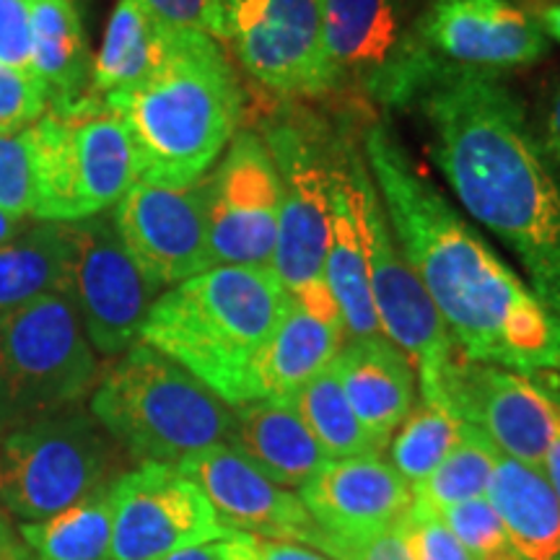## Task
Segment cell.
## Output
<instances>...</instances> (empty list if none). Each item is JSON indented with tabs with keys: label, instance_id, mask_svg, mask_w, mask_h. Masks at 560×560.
I'll list each match as a JSON object with an SVG mask.
<instances>
[{
	"label": "cell",
	"instance_id": "f907efd6",
	"mask_svg": "<svg viewBox=\"0 0 560 560\" xmlns=\"http://www.w3.org/2000/svg\"><path fill=\"white\" fill-rule=\"evenodd\" d=\"M236 3H240V0H223V5H226V13H229L231 9H234Z\"/></svg>",
	"mask_w": 560,
	"mask_h": 560
},
{
	"label": "cell",
	"instance_id": "3957f363",
	"mask_svg": "<svg viewBox=\"0 0 560 560\" xmlns=\"http://www.w3.org/2000/svg\"><path fill=\"white\" fill-rule=\"evenodd\" d=\"M102 104L128 132L136 182L179 190L208 177L229 149L244 96L221 42L174 30L170 52L149 79Z\"/></svg>",
	"mask_w": 560,
	"mask_h": 560
},
{
	"label": "cell",
	"instance_id": "60d3db41",
	"mask_svg": "<svg viewBox=\"0 0 560 560\" xmlns=\"http://www.w3.org/2000/svg\"><path fill=\"white\" fill-rule=\"evenodd\" d=\"M542 130H545V151L550 153L552 161L560 166V81L548 94V104L542 112Z\"/></svg>",
	"mask_w": 560,
	"mask_h": 560
},
{
	"label": "cell",
	"instance_id": "ffe728a7",
	"mask_svg": "<svg viewBox=\"0 0 560 560\" xmlns=\"http://www.w3.org/2000/svg\"><path fill=\"white\" fill-rule=\"evenodd\" d=\"M229 444L289 490L310 482L330 462L293 402L283 397L236 405Z\"/></svg>",
	"mask_w": 560,
	"mask_h": 560
},
{
	"label": "cell",
	"instance_id": "d4e9b609",
	"mask_svg": "<svg viewBox=\"0 0 560 560\" xmlns=\"http://www.w3.org/2000/svg\"><path fill=\"white\" fill-rule=\"evenodd\" d=\"M174 30L138 0H117L104 42L91 66V100L136 86L164 62Z\"/></svg>",
	"mask_w": 560,
	"mask_h": 560
},
{
	"label": "cell",
	"instance_id": "7dc6e473",
	"mask_svg": "<svg viewBox=\"0 0 560 560\" xmlns=\"http://www.w3.org/2000/svg\"><path fill=\"white\" fill-rule=\"evenodd\" d=\"M509 3H514L516 9L532 13V16H540L542 11H548L550 5H558L560 0H509Z\"/></svg>",
	"mask_w": 560,
	"mask_h": 560
},
{
	"label": "cell",
	"instance_id": "8fae6325",
	"mask_svg": "<svg viewBox=\"0 0 560 560\" xmlns=\"http://www.w3.org/2000/svg\"><path fill=\"white\" fill-rule=\"evenodd\" d=\"M68 226L66 299L79 314L91 348L102 355H122L140 342L143 322L161 289L125 249L112 215H94Z\"/></svg>",
	"mask_w": 560,
	"mask_h": 560
},
{
	"label": "cell",
	"instance_id": "ee69618b",
	"mask_svg": "<svg viewBox=\"0 0 560 560\" xmlns=\"http://www.w3.org/2000/svg\"><path fill=\"white\" fill-rule=\"evenodd\" d=\"M32 221L34 219H19V215L5 213V210L0 208V247L16 240L19 234H24V231L32 226Z\"/></svg>",
	"mask_w": 560,
	"mask_h": 560
},
{
	"label": "cell",
	"instance_id": "c3c4849f",
	"mask_svg": "<svg viewBox=\"0 0 560 560\" xmlns=\"http://www.w3.org/2000/svg\"><path fill=\"white\" fill-rule=\"evenodd\" d=\"M540 387L548 392V397L552 400V405H556L558 412H560V387H558V384H548V387H545V384H540Z\"/></svg>",
	"mask_w": 560,
	"mask_h": 560
},
{
	"label": "cell",
	"instance_id": "681fc988",
	"mask_svg": "<svg viewBox=\"0 0 560 560\" xmlns=\"http://www.w3.org/2000/svg\"><path fill=\"white\" fill-rule=\"evenodd\" d=\"M11 429H9V420H5V416H3V408H0V441L5 439V433H9Z\"/></svg>",
	"mask_w": 560,
	"mask_h": 560
},
{
	"label": "cell",
	"instance_id": "ba28073f",
	"mask_svg": "<svg viewBox=\"0 0 560 560\" xmlns=\"http://www.w3.org/2000/svg\"><path fill=\"white\" fill-rule=\"evenodd\" d=\"M117 450L94 416L75 408L34 418L0 441V501L42 522L115 482Z\"/></svg>",
	"mask_w": 560,
	"mask_h": 560
},
{
	"label": "cell",
	"instance_id": "4fadbf2b",
	"mask_svg": "<svg viewBox=\"0 0 560 560\" xmlns=\"http://www.w3.org/2000/svg\"><path fill=\"white\" fill-rule=\"evenodd\" d=\"M280 177L260 132L240 130L208 174L210 268H270Z\"/></svg>",
	"mask_w": 560,
	"mask_h": 560
},
{
	"label": "cell",
	"instance_id": "f546056e",
	"mask_svg": "<svg viewBox=\"0 0 560 560\" xmlns=\"http://www.w3.org/2000/svg\"><path fill=\"white\" fill-rule=\"evenodd\" d=\"M291 402L330 459L371 457V454L382 452V446L369 436L361 420L355 418L332 366L306 382L291 397Z\"/></svg>",
	"mask_w": 560,
	"mask_h": 560
},
{
	"label": "cell",
	"instance_id": "30bf717a",
	"mask_svg": "<svg viewBox=\"0 0 560 560\" xmlns=\"http://www.w3.org/2000/svg\"><path fill=\"white\" fill-rule=\"evenodd\" d=\"M280 177V215L270 268L293 299L322 314H340L325 285L330 242V166L319 140L291 117L260 132Z\"/></svg>",
	"mask_w": 560,
	"mask_h": 560
},
{
	"label": "cell",
	"instance_id": "5bb4252c",
	"mask_svg": "<svg viewBox=\"0 0 560 560\" xmlns=\"http://www.w3.org/2000/svg\"><path fill=\"white\" fill-rule=\"evenodd\" d=\"M112 501L109 560H161L231 535L202 490L174 465L140 462L115 480Z\"/></svg>",
	"mask_w": 560,
	"mask_h": 560
},
{
	"label": "cell",
	"instance_id": "cb8c5ba5",
	"mask_svg": "<svg viewBox=\"0 0 560 560\" xmlns=\"http://www.w3.org/2000/svg\"><path fill=\"white\" fill-rule=\"evenodd\" d=\"M486 499L522 560H560V501L542 470L501 454Z\"/></svg>",
	"mask_w": 560,
	"mask_h": 560
},
{
	"label": "cell",
	"instance_id": "74e56055",
	"mask_svg": "<svg viewBox=\"0 0 560 560\" xmlns=\"http://www.w3.org/2000/svg\"><path fill=\"white\" fill-rule=\"evenodd\" d=\"M306 545L322 552L325 558L335 560H410L397 529L376 532V535L363 537H338L327 535V532L317 527Z\"/></svg>",
	"mask_w": 560,
	"mask_h": 560
},
{
	"label": "cell",
	"instance_id": "9c48e42d",
	"mask_svg": "<svg viewBox=\"0 0 560 560\" xmlns=\"http://www.w3.org/2000/svg\"><path fill=\"white\" fill-rule=\"evenodd\" d=\"M348 170L382 335L408 355L418 374L420 400L441 402V384L459 353L418 272L392 234L366 161L359 153H348Z\"/></svg>",
	"mask_w": 560,
	"mask_h": 560
},
{
	"label": "cell",
	"instance_id": "484cf974",
	"mask_svg": "<svg viewBox=\"0 0 560 560\" xmlns=\"http://www.w3.org/2000/svg\"><path fill=\"white\" fill-rule=\"evenodd\" d=\"M397 0H325V50L338 75L387 66L402 42Z\"/></svg>",
	"mask_w": 560,
	"mask_h": 560
},
{
	"label": "cell",
	"instance_id": "d6a6232c",
	"mask_svg": "<svg viewBox=\"0 0 560 560\" xmlns=\"http://www.w3.org/2000/svg\"><path fill=\"white\" fill-rule=\"evenodd\" d=\"M441 516L472 560H522L486 495L450 506Z\"/></svg>",
	"mask_w": 560,
	"mask_h": 560
},
{
	"label": "cell",
	"instance_id": "d6986e66",
	"mask_svg": "<svg viewBox=\"0 0 560 560\" xmlns=\"http://www.w3.org/2000/svg\"><path fill=\"white\" fill-rule=\"evenodd\" d=\"M332 371L355 418L384 450L416 408V371L408 355L387 338L346 340Z\"/></svg>",
	"mask_w": 560,
	"mask_h": 560
},
{
	"label": "cell",
	"instance_id": "f35d334b",
	"mask_svg": "<svg viewBox=\"0 0 560 560\" xmlns=\"http://www.w3.org/2000/svg\"><path fill=\"white\" fill-rule=\"evenodd\" d=\"M0 66L32 70L30 0H0Z\"/></svg>",
	"mask_w": 560,
	"mask_h": 560
},
{
	"label": "cell",
	"instance_id": "4316f807",
	"mask_svg": "<svg viewBox=\"0 0 560 560\" xmlns=\"http://www.w3.org/2000/svg\"><path fill=\"white\" fill-rule=\"evenodd\" d=\"M68 272V223L32 221L24 234L0 247V314L47 296V293L66 296Z\"/></svg>",
	"mask_w": 560,
	"mask_h": 560
},
{
	"label": "cell",
	"instance_id": "7a4b0ae2",
	"mask_svg": "<svg viewBox=\"0 0 560 560\" xmlns=\"http://www.w3.org/2000/svg\"><path fill=\"white\" fill-rule=\"evenodd\" d=\"M412 102L462 208L514 252L532 291L560 317V185L522 102L499 79L475 73L436 79Z\"/></svg>",
	"mask_w": 560,
	"mask_h": 560
},
{
	"label": "cell",
	"instance_id": "8992f818",
	"mask_svg": "<svg viewBox=\"0 0 560 560\" xmlns=\"http://www.w3.org/2000/svg\"><path fill=\"white\" fill-rule=\"evenodd\" d=\"M548 50L540 19L509 0H433L369 83L376 100L408 104L444 75L499 79L503 70L542 60Z\"/></svg>",
	"mask_w": 560,
	"mask_h": 560
},
{
	"label": "cell",
	"instance_id": "4dcf8cb0",
	"mask_svg": "<svg viewBox=\"0 0 560 560\" xmlns=\"http://www.w3.org/2000/svg\"><path fill=\"white\" fill-rule=\"evenodd\" d=\"M499 457L501 452L495 450L493 441L480 429L465 423L457 444L441 459L436 470L423 482L412 486V501L441 514L457 503L480 499L488 493Z\"/></svg>",
	"mask_w": 560,
	"mask_h": 560
},
{
	"label": "cell",
	"instance_id": "7bdbcfd3",
	"mask_svg": "<svg viewBox=\"0 0 560 560\" xmlns=\"http://www.w3.org/2000/svg\"><path fill=\"white\" fill-rule=\"evenodd\" d=\"M542 472L552 486V490H556V495L560 501V431L556 433V439H552L548 457H545V462H542Z\"/></svg>",
	"mask_w": 560,
	"mask_h": 560
},
{
	"label": "cell",
	"instance_id": "2e32d148",
	"mask_svg": "<svg viewBox=\"0 0 560 560\" xmlns=\"http://www.w3.org/2000/svg\"><path fill=\"white\" fill-rule=\"evenodd\" d=\"M112 221L125 249L159 289L210 270L208 177L179 190L136 182Z\"/></svg>",
	"mask_w": 560,
	"mask_h": 560
},
{
	"label": "cell",
	"instance_id": "44dd1931",
	"mask_svg": "<svg viewBox=\"0 0 560 560\" xmlns=\"http://www.w3.org/2000/svg\"><path fill=\"white\" fill-rule=\"evenodd\" d=\"M325 285L338 304L346 340L384 338L374 299H371L366 249H363L359 215L348 161L330 166V242L325 257Z\"/></svg>",
	"mask_w": 560,
	"mask_h": 560
},
{
	"label": "cell",
	"instance_id": "9a60e30c",
	"mask_svg": "<svg viewBox=\"0 0 560 560\" xmlns=\"http://www.w3.org/2000/svg\"><path fill=\"white\" fill-rule=\"evenodd\" d=\"M441 402L480 429L506 457L542 470L560 431V412L540 384L457 355L441 384Z\"/></svg>",
	"mask_w": 560,
	"mask_h": 560
},
{
	"label": "cell",
	"instance_id": "603a6c76",
	"mask_svg": "<svg viewBox=\"0 0 560 560\" xmlns=\"http://www.w3.org/2000/svg\"><path fill=\"white\" fill-rule=\"evenodd\" d=\"M32 73L47 94L52 115H70L89 100L91 60L75 0H30Z\"/></svg>",
	"mask_w": 560,
	"mask_h": 560
},
{
	"label": "cell",
	"instance_id": "7402d4cb",
	"mask_svg": "<svg viewBox=\"0 0 560 560\" xmlns=\"http://www.w3.org/2000/svg\"><path fill=\"white\" fill-rule=\"evenodd\" d=\"M346 346V327L340 314H322L289 299L283 317L278 319L270 340L257 359V387L260 400L283 397L291 400L296 392L330 369Z\"/></svg>",
	"mask_w": 560,
	"mask_h": 560
},
{
	"label": "cell",
	"instance_id": "e0dca14e",
	"mask_svg": "<svg viewBox=\"0 0 560 560\" xmlns=\"http://www.w3.org/2000/svg\"><path fill=\"white\" fill-rule=\"evenodd\" d=\"M202 490L231 532L306 545L317 532L304 503L289 488L272 482L255 462L231 444L208 446L174 465Z\"/></svg>",
	"mask_w": 560,
	"mask_h": 560
},
{
	"label": "cell",
	"instance_id": "f1b7e54d",
	"mask_svg": "<svg viewBox=\"0 0 560 560\" xmlns=\"http://www.w3.org/2000/svg\"><path fill=\"white\" fill-rule=\"evenodd\" d=\"M112 486L47 520L24 522L19 529L21 542L37 560H109L115 524Z\"/></svg>",
	"mask_w": 560,
	"mask_h": 560
},
{
	"label": "cell",
	"instance_id": "b9f144b4",
	"mask_svg": "<svg viewBox=\"0 0 560 560\" xmlns=\"http://www.w3.org/2000/svg\"><path fill=\"white\" fill-rule=\"evenodd\" d=\"M161 560H226V537H223V540L192 545V548L172 552V556Z\"/></svg>",
	"mask_w": 560,
	"mask_h": 560
},
{
	"label": "cell",
	"instance_id": "ac0fdd59",
	"mask_svg": "<svg viewBox=\"0 0 560 560\" xmlns=\"http://www.w3.org/2000/svg\"><path fill=\"white\" fill-rule=\"evenodd\" d=\"M314 524L327 535L363 537L395 529L412 503V486L380 454L330 459L299 488Z\"/></svg>",
	"mask_w": 560,
	"mask_h": 560
},
{
	"label": "cell",
	"instance_id": "bcb514c9",
	"mask_svg": "<svg viewBox=\"0 0 560 560\" xmlns=\"http://www.w3.org/2000/svg\"><path fill=\"white\" fill-rule=\"evenodd\" d=\"M537 19H540L545 34H548L550 39L560 42V3L558 5H550V9L542 11Z\"/></svg>",
	"mask_w": 560,
	"mask_h": 560
},
{
	"label": "cell",
	"instance_id": "ab89813d",
	"mask_svg": "<svg viewBox=\"0 0 560 560\" xmlns=\"http://www.w3.org/2000/svg\"><path fill=\"white\" fill-rule=\"evenodd\" d=\"M226 560H327L322 552L299 542L231 532L226 537Z\"/></svg>",
	"mask_w": 560,
	"mask_h": 560
},
{
	"label": "cell",
	"instance_id": "83f0119b",
	"mask_svg": "<svg viewBox=\"0 0 560 560\" xmlns=\"http://www.w3.org/2000/svg\"><path fill=\"white\" fill-rule=\"evenodd\" d=\"M34 221L75 223L83 221L79 153H75L73 122L47 112L30 128Z\"/></svg>",
	"mask_w": 560,
	"mask_h": 560
},
{
	"label": "cell",
	"instance_id": "277c9868",
	"mask_svg": "<svg viewBox=\"0 0 560 560\" xmlns=\"http://www.w3.org/2000/svg\"><path fill=\"white\" fill-rule=\"evenodd\" d=\"M289 299L272 268H210L153 301L140 342L236 408L260 400L257 359Z\"/></svg>",
	"mask_w": 560,
	"mask_h": 560
},
{
	"label": "cell",
	"instance_id": "836d02e7",
	"mask_svg": "<svg viewBox=\"0 0 560 560\" xmlns=\"http://www.w3.org/2000/svg\"><path fill=\"white\" fill-rule=\"evenodd\" d=\"M395 529L410 560H472L457 535L446 527L444 516L416 501L410 503Z\"/></svg>",
	"mask_w": 560,
	"mask_h": 560
},
{
	"label": "cell",
	"instance_id": "d590c367",
	"mask_svg": "<svg viewBox=\"0 0 560 560\" xmlns=\"http://www.w3.org/2000/svg\"><path fill=\"white\" fill-rule=\"evenodd\" d=\"M47 115V94L32 70L0 66V132L30 130Z\"/></svg>",
	"mask_w": 560,
	"mask_h": 560
},
{
	"label": "cell",
	"instance_id": "8d00e7d4",
	"mask_svg": "<svg viewBox=\"0 0 560 560\" xmlns=\"http://www.w3.org/2000/svg\"><path fill=\"white\" fill-rule=\"evenodd\" d=\"M172 30L200 32L229 42V13L223 0H138Z\"/></svg>",
	"mask_w": 560,
	"mask_h": 560
},
{
	"label": "cell",
	"instance_id": "1f68e13d",
	"mask_svg": "<svg viewBox=\"0 0 560 560\" xmlns=\"http://www.w3.org/2000/svg\"><path fill=\"white\" fill-rule=\"evenodd\" d=\"M462 425L454 412L441 402L420 400L408 418L402 420L400 431L389 444V465L402 475L410 486H418L441 465V459L457 444Z\"/></svg>",
	"mask_w": 560,
	"mask_h": 560
},
{
	"label": "cell",
	"instance_id": "f6af8a7d",
	"mask_svg": "<svg viewBox=\"0 0 560 560\" xmlns=\"http://www.w3.org/2000/svg\"><path fill=\"white\" fill-rule=\"evenodd\" d=\"M24 558H26V550L16 542L9 522L0 516V560H24Z\"/></svg>",
	"mask_w": 560,
	"mask_h": 560
},
{
	"label": "cell",
	"instance_id": "5b68a950",
	"mask_svg": "<svg viewBox=\"0 0 560 560\" xmlns=\"http://www.w3.org/2000/svg\"><path fill=\"white\" fill-rule=\"evenodd\" d=\"M91 416L132 459L161 465L229 444L234 429L231 405L145 342L125 350L100 376Z\"/></svg>",
	"mask_w": 560,
	"mask_h": 560
},
{
	"label": "cell",
	"instance_id": "52a82bcc",
	"mask_svg": "<svg viewBox=\"0 0 560 560\" xmlns=\"http://www.w3.org/2000/svg\"><path fill=\"white\" fill-rule=\"evenodd\" d=\"M96 382V350L66 296L47 293L0 314V408L11 431L75 408Z\"/></svg>",
	"mask_w": 560,
	"mask_h": 560
},
{
	"label": "cell",
	"instance_id": "7c38bea8",
	"mask_svg": "<svg viewBox=\"0 0 560 560\" xmlns=\"http://www.w3.org/2000/svg\"><path fill=\"white\" fill-rule=\"evenodd\" d=\"M240 66L280 96H319L338 86L325 50V0H240L229 42Z\"/></svg>",
	"mask_w": 560,
	"mask_h": 560
},
{
	"label": "cell",
	"instance_id": "e575fe53",
	"mask_svg": "<svg viewBox=\"0 0 560 560\" xmlns=\"http://www.w3.org/2000/svg\"><path fill=\"white\" fill-rule=\"evenodd\" d=\"M34 179L30 130L0 132V208L19 219H32Z\"/></svg>",
	"mask_w": 560,
	"mask_h": 560
},
{
	"label": "cell",
	"instance_id": "6da1fadb",
	"mask_svg": "<svg viewBox=\"0 0 560 560\" xmlns=\"http://www.w3.org/2000/svg\"><path fill=\"white\" fill-rule=\"evenodd\" d=\"M363 161L397 244L436 306L462 359L522 376L560 374V317L412 164L384 125Z\"/></svg>",
	"mask_w": 560,
	"mask_h": 560
}]
</instances>
